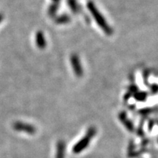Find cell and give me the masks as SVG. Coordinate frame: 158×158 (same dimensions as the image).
I'll use <instances>...</instances> for the list:
<instances>
[{
  "instance_id": "7a4b0ae2",
  "label": "cell",
  "mask_w": 158,
  "mask_h": 158,
  "mask_svg": "<svg viewBox=\"0 0 158 158\" xmlns=\"http://www.w3.org/2000/svg\"><path fill=\"white\" fill-rule=\"evenodd\" d=\"M96 134V130L94 127H91L89 129L87 133L84 135V137L81 138V139L77 143L76 145L73 148V152L74 154H78L81 152L84 151V150L87 147V146L91 142V140L92 138Z\"/></svg>"
},
{
  "instance_id": "5b68a950",
  "label": "cell",
  "mask_w": 158,
  "mask_h": 158,
  "mask_svg": "<svg viewBox=\"0 0 158 158\" xmlns=\"http://www.w3.org/2000/svg\"><path fill=\"white\" fill-rule=\"evenodd\" d=\"M65 156V143L63 141H59L56 145V158H64Z\"/></svg>"
},
{
  "instance_id": "8992f818",
  "label": "cell",
  "mask_w": 158,
  "mask_h": 158,
  "mask_svg": "<svg viewBox=\"0 0 158 158\" xmlns=\"http://www.w3.org/2000/svg\"><path fill=\"white\" fill-rule=\"evenodd\" d=\"M69 5H70V7H71V8L73 9V10L78 11V7L77 6V3L76 2V1H74V0H69Z\"/></svg>"
},
{
  "instance_id": "52a82bcc",
  "label": "cell",
  "mask_w": 158,
  "mask_h": 158,
  "mask_svg": "<svg viewBox=\"0 0 158 158\" xmlns=\"http://www.w3.org/2000/svg\"><path fill=\"white\" fill-rule=\"evenodd\" d=\"M126 116H123V114H122V115L120 116V118H122V122H127L128 121L127 120H126ZM126 126H127V128H129V129L128 130H132V125L130 124H129V123H126Z\"/></svg>"
},
{
  "instance_id": "277c9868",
  "label": "cell",
  "mask_w": 158,
  "mask_h": 158,
  "mask_svg": "<svg viewBox=\"0 0 158 158\" xmlns=\"http://www.w3.org/2000/svg\"><path fill=\"white\" fill-rule=\"evenodd\" d=\"M71 61H72L73 68V70L75 73H76V74L77 76H81L83 74V69L81 68V65L78 57L77 56H73Z\"/></svg>"
},
{
  "instance_id": "6da1fadb",
  "label": "cell",
  "mask_w": 158,
  "mask_h": 158,
  "mask_svg": "<svg viewBox=\"0 0 158 158\" xmlns=\"http://www.w3.org/2000/svg\"><path fill=\"white\" fill-rule=\"evenodd\" d=\"M87 7L89 10L91 14L92 15V16L94 17V19L95 20L96 23H98V25L100 28L102 29V30L104 31L105 33L110 35L112 34L113 31L112 29L110 28V26L108 24L106 20L104 19L103 15H102L100 12L98 10V8L96 7V6L92 2H89L87 3Z\"/></svg>"
},
{
  "instance_id": "3957f363",
  "label": "cell",
  "mask_w": 158,
  "mask_h": 158,
  "mask_svg": "<svg viewBox=\"0 0 158 158\" xmlns=\"http://www.w3.org/2000/svg\"><path fill=\"white\" fill-rule=\"evenodd\" d=\"M13 128L19 132H23L28 134H35L36 133V128L31 124L23 123L21 122H16L13 124Z\"/></svg>"
}]
</instances>
